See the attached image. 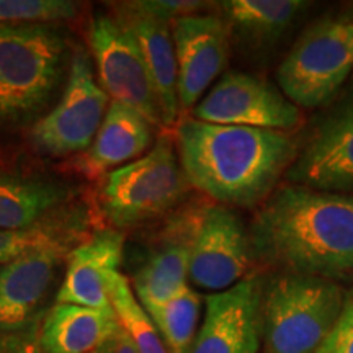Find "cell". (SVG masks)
Returning <instances> with one entry per match:
<instances>
[{"label":"cell","instance_id":"obj_1","mask_svg":"<svg viewBox=\"0 0 353 353\" xmlns=\"http://www.w3.org/2000/svg\"><path fill=\"white\" fill-rule=\"evenodd\" d=\"M255 263L339 280L353 275V196L278 187L249 226Z\"/></svg>","mask_w":353,"mask_h":353},{"label":"cell","instance_id":"obj_2","mask_svg":"<svg viewBox=\"0 0 353 353\" xmlns=\"http://www.w3.org/2000/svg\"><path fill=\"white\" fill-rule=\"evenodd\" d=\"M174 141L190 187L228 208L262 205L299 152L293 132L211 125L192 117L176 121Z\"/></svg>","mask_w":353,"mask_h":353},{"label":"cell","instance_id":"obj_3","mask_svg":"<svg viewBox=\"0 0 353 353\" xmlns=\"http://www.w3.org/2000/svg\"><path fill=\"white\" fill-rule=\"evenodd\" d=\"M335 280L275 272L263 276L260 330L263 353H316L345 304Z\"/></svg>","mask_w":353,"mask_h":353},{"label":"cell","instance_id":"obj_4","mask_svg":"<svg viewBox=\"0 0 353 353\" xmlns=\"http://www.w3.org/2000/svg\"><path fill=\"white\" fill-rule=\"evenodd\" d=\"M70 56L57 25H0V121H25L46 107Z\"/></svg>","mask_w":353,"mask_h":353},{"label":"cell","instance_id":"obj_5","mask_svg":"<svg viewBox=\"0 0 353 353\" xmlns=\"http://www.w3.org/2000/svg\"><path fill=\"white\" fill-rule=\"evenodd\" d=\"M174 136H159L148 154L101 179L97 203L113 229H130L174 213L187 196Z\"/></svg>","mask_w":353,"mask_h":353},{"label":"cell","instance_id":"obj_6","mask_svg":"<svg viewBox=\"0 0 353 353\" xmlns=\"http://www.w3.org/2000/svg\"><path fill=\"white\" fill-rule=\"evenodd\" d=\"M353 72V13L325 17L304 30L281 61L278 88L298 108H317Z\"/></svg>","mask_w":353,"mask_h":353},{"label":"cell","instance_id":"obj_7","mask_svg":"<svg viewBox=\"0 0 353 353\" xmlns=\"http://www.w3.org/2000/svg\"><path fill=\"white\" fill-rule=\"evenodd\" d=\"M68 72L59 103L38 120L30 132L33 148L51 157L87 151L110 105V97L95 79L90 54L82 46L72 50Z\"/></svg>","mask_w":353,"mask_h":353},{"label":"cell","instance_id":"obj_8","mask_svg":"<svg viewBox=\"0 0 353 353\" xmlns=\"http://www.w3.org/2000/svg\"><path fill=\"white\" fill-rule=\"evenodd\" d=\"M88 43L105 94L154 128H164L156 88L132 34L113 15L100 12L88 25Z\"/></svg>","mask_w":353,"mask_h":353},{"label":"cell","instance_id":"obj_9","mask_svg":"<svg viewBox=\"0 0 353 353\" xmlns=\"http://www.w3.org/2000/svg\"><path fill=\"white\" fill-rule=\"evenodd\" d=\"M198 121L293 132L303 125L301 108L265 79L228 72L192 110Z\"/></svg>","mask_w":353,"mask_h":353},{"label":"cell","instance_id":"obj_10","mask_svg":"<svg viewBox=\"0 0 353 353\" xmlns=\"http://www.w3.org/2000/svg\"><path fill=\"white\" fill-rule=\"evenodd\" d=\"M254 263L249 229L239 216L218 203L203 205L190 254L188 281L219 293L249 276Z\"/></svg>","mask_w":353,"mask_h":353},{"label":"cell","instance_id":"obj_11","mask_svg":"<svg viewBox=\"0 0 353 353\" xmlns=\"http://www.w3.org/2000/svg\"><path fill=\"white\" fill-rule=\"evenodd\" d=\"M172 38L179 74V112L188 113L226 68L231 32L221 15L193 13L172 21Z\"/></svg>","mask_w":353,"mask_h":353},{"label":"cell","instance_id":"obj_12","mask_svg":"<svg viewBox=\"0 0 353 353\" xmlns=\"http://www.w3.org/2000/svg\"><path fill=\"white\" fill-rule=\"evenodd\" d=\"M263 275L252 272L232 288L205 298V316L190 353H259Z\"/></svg>","mask_w":353,"mask_h":353},{"label":"cell","instance_id":"obj_13","mask_svg":"<svg viewBox=\"0 0 353 353\" xmlns=\"http://www.w3.org/2000/svg\"><path fill=\"white\" fill-rule=\"evenodd\" d=\"M291 185L347 195L353 192V97L312 131L286 172Z\"/></svg>","mask_w":353,"mask_h":353},{"label":"cell","instance_id":"obj_14","mask_svg":"<svg viewBox=\"0 0 353 353\" xmlns=\"http://www.w3.org/2000/svg\"><path fill=\"white\" fill-rule=\"evenodd\" d=\"M200 210L201 206L176 210L132 275V291L145 311L167 303L188 286L190 254Z\"/></svg>","mask_w":353,"mask_h":353},{"label":"cell","instance_id":"obj_15","mask_svg":"<svg viewBox=\"0 0 353 353\" xmlns=\"http://www.w3.org/2000/svg\"><path fill=\"white\" fill-rule=\"evenodd\" d=\"M65 252L68 245L48 247L0 265V332L23 329L44 316Z\"/></svg>","mask_w":353,"mask_h":353},{"label":"cell","instance_id":"obj_16","mask_svg":"<svg viewBox=\"0 0 353 353\" xmlns=\"http://www.w3.org/2000/svg\"><path fill=\"white\" fill-rule=\"evenodd\" d=\"M113 17L132 34L138 44L161 103L162 125L164 128L175 126L180 112L172 21L149 12L143 6V0L117 3L113 7Z\"/></svg>","mask_w":353,"mask_h":353},{"label":"cell","instance_id":"obj_17","mask_svg":"<svg viewBox=\"0 0 353 353\" xmlns=\"http://www.w3.org/2000/svg\"><path fill=\"white\" fill-rule=\"evenodd\" d=\"M123 255V231L107 228L92 234L68 254L65 275L56 293V303L113 309L108 285L113 273L120 272Z\"/></svg>","mask_w":353,"mask_h":353},{"label":"cell","instance_id":"obj_18","mask_svg":"<svg viewBox=\"0 0 353 353\" xmlns=\"http://www.w3.org/2000/svg\"><path fill=\"white\" fill-rule=\"evenodd\" d=\"M154 126L138 112L110 101L94 143L74 161V169L87 179H103L132 159L144 156L152 145Z\"/></svg>","mask_w":353,"mask_h":353},{"label":"cell","instance_id":"obj_19","mask_svg":"<svg viewBox=\"0 0 353 353\" xmlns=\"http://www.w3.org/2000/svg\"><path fill=\"white\" fill-rule=\"evenodd\" d=\"M121 325L113 309L54 303L39 330L43 353H92L113 341Z\"/></svg>","mask_w":353,"mask_h":353},{"label":"cell","instance_id":"obj_20","mask_svg":"<svg viewBox=\"0 0 353 353\" xmlns=\"http://www.w3.org/2000/svg\"><path fill=\"white\" fill-rule=\"evenodd\" d=\"M72 196L74 188L59 180L0 170V229L23 231L39 226Z\"/></svg>","mask_w":353,"mask_h":353},{"label":"cell","instance_id":"obj_21","mask_svg":"<svg viewBox=\"0 0 353 353\" xmlns=\"http://www.w3.org/2000/svg\"><path fill=\"white\" fill-rule=\"evenodd\" d=\"M307 7L309 2L303 0H226L219 3L231 37L257 50L280 41Z\"/></svg>","mask_w":353,"mask_h":353},{"label":"cell","instance_id":"obj_22","mask_svg":"<svg viewBox=\"0 0 353 353\" xmlns=\"http://www.w3.org/2000/svg\"><path fill=\"white\" fill-rule=\"evenodd\" d=\"M169 353H190L200 329L201 298L187 286L161 306L148 309Z\"/></svg>","mask_w":353,"mask_h":353},{"label":"cell","instance_id":"obj_23","mask_svg":"<svg viewBox=\"0 0 353 353\" xmlns=\"http://www.w3.org/2000/svg\"><path fill=\"white\" fill-rule=\"evenodd\" d=\"M110 301L125 332L139 353H169L161 334L121 272L113 273L108 285Z\"/></svg>","mask_w":353,"mask_h":353},{"label":"cell","instance_id":"obj_24","mask_svg":"<svg viewBox=\"0 0 353 353\" xmlns=\"http://www.w3.org/2000/svg\"><path fill=\"white\" fill-rule=\"evenodd\" d=\"M77 12L79 3L69 0H0V25H56Z\"/></svg>","mask_w":353,"mask_h":353},{"label":"cell","instance_id":"obj_25","mask_svg":"<svg viewBox=\"0 0 353 353\" xmlns=\"http://www.w3.org/2000/svg\"><path fill=\"white\" fill-rule=\"evenodd\" d=\"M68 229L59 224L46 223L23 231H6L0 229V265L12 262L30 252L48 247L68 245Z\"/></svg>","mask_w":353,"mask_h":353},{"label":"cell","instance_id":"obj_26","mask_svg":"<svg viewBox=\"0 0 353 353\" xmlns=\"http://www.w3.org/2000/svg\"><path fill=\"white\" fill-rule=\"evenodd\" d=\"M316 353H353V294L350 291H347L341 316Z\"/></svg>","mask_w":353,"mask_h":353},{"label":"cell","instance_id":"obj_27","mask_svg":"<svg viewBox=\"0 0 353 353\" xmlns=\"http://www.w3.org/2000/svg\"><path fill=\"white\" fill-rule=\"evenodd\" d=\"M41 316L23 329L12 332H0V353H43L39 342Z\"/></svg>","mask_w":353,"mask_h":353},{"label":"cell","instance_id":"obj_28","mask_svg":"<svg viewBox=\"0 0 353 353\" xmlns=\"http://www.w3.org/2000/svg\"><path fill=\"white\" fill-rule=\"evenodd\" d=\"M113 353H139V352L136 350L134 345H132L130 337L123 332V329H120V332L117 335V341H114Z\"/></svg>","mask_w":353,"mask_h":353},{"label":"cell","instance_id":"obj_29","mask_svg":"<svg viewBox=\"0 0 353 353\" xmlns=\"http://www.w3.org/2000/svg\"><path fill=\"white\" fill-rule=\"evenodd\" d=\"M114 341H117V337H114L113 341H110V342L105 343V345H101L100 348H97V350L92 352V353H113V350H114Z\"/></svg>","mask_w":353,"mask_h":353},{"label":"cell","instance_id":"obj_30","mask_svg":"<svg viewBox=\"0 0 353 353\" xmlns=\"http://www.w3.org/2000/svg\"><path fill=\"white\" fill-rule=\"evenodd\" d=\"M350 293H352V294H353V290H352V291H350Z\"/></svg>","mask_w":353,"mask_h":353}]
</instances>
